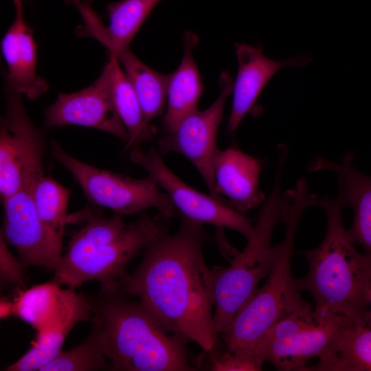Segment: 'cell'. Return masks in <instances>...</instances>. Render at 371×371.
Wrapping results in <instances>:
<instances>
[{"mask_svg":"<svg viewBox=\"0 0 371 371\" xmlns=\"http://www.w3.org/2000/svg\"><path fill=\"white\" fill-rule=\"evenodd\" d=\"M25 0H12L15 7V11L23 10V3Z\"/></svg>","mask_w":371,"mask_h":371,"instance_id":"obj_29","label":"cell"},{"mask_svg":"<svg viewBox=\"0 0 371 371\" xmlns=\"http://www.w3.org/2000/svg\"><path fill=\"white\" fill-rule=\"evenodd\" d=\"M317 200L316 195L309 192L304 178L282 194L284 239L276 245L273 264L264 285L221 333L229 351L254 345L278 322L311 306L302 297L292 276L291 258L302 215L308 207L315 206Z\"/></svg>","mask_w":371,"mask_h":371,"instance_id":"obj_5","label":"cell"},{"mask_svg":"<svg viewBox=\"0 0 371 371\" xmlns=\"http://www.w3.org/2000/svg\"><path fill=\"white\" fill-rule=\"evenodd\" d=\"M161 0H122L110 3L106 10L109 25L105 26L93 10L91 0H71L80 13L84 25L79 35L93 37L107 49L128 47L133 38Z\"/></svg>","mask_w":371,"mask_h":371,"instance_id":"obj_16","label":"cell"},{"mask_svg":"<svg viewBox=\"0 0 371 371\" xmlns=\"http://www.w3.org/2000/svg\"><path fill=\"white\" fill-rule=\"evenodd\" d=\"M101 337L93 324L89 335L80 344L61 352L40 371H90L111 370Z\"/></svg>","mask_w":371,"mask_h":371,"instance_id":"obj_26","label":"cell"},{"mask_svg":"<svg viewBox=\"0 0 371 371\" xmlns=\"http://www.w3.org/2000/svg\"><path fill=\"white\" fill-rule=\"evenodd\" d=\"M220 93L205 110L199 109L182 119L171 133L164 134L157 142L163 156L177 153L186 157L195 167L205 183L210 194L219 198L214 188L213 166L218 148L217 135L223 120L225 104L232 93L234 80L223 71L219 78Z\"/></svg>","mask_w":371,"mask_h":371,"instance_id":"obj_11","label":"cell"},{"mask_svg":"<svg viewBox=\"0 0 371 371\" xmlns=\"http://www.w3.org/2000/svg\"><path fill=\"white\" fill-rule=\"evenodd\" d=\"M1 237L16 250L23 267H43L54 270L63 253V240L40 219L32 190L22 189L3 201Z\"/></svg>","mask_w":371,"mask_h":371,"instance_id":"obj_12","label":"cell"},{"mask_svg":"<svg viewBox=\"0 0 371 371\" xmlns=\"http://www.w3.org/2000/svg\"><path fill=\"white\" fill-rule=\"evenodd\" d=\"M5 111L0 123V195L1 202L22 189L33 190L45 175L47 142L31 120L23 95L5 88Z\"/></svg>","mask_w":371,"mask_h":371,"instance_id":"obj_8","label":"cell"},{"mask_svg":"<svg viewBox=\"0 0 371 371\" xmlns=\"http://www.w3.org/2000/svg\"><path fill=\"white\" fill-rule=\"evenodd\" d=\"M183 54L177 69L169 74L166 111L162 120L164 134L171 133L185 117L198 109L203 82L193 57L198 36L186 31L183 37Z\"/></svg>","mask_w":371,"mask_h":371,"instance_id":"obj_20","label":"cell"},{"mask_svg":"<svg viewBox=\"0 0 371 371\" xmlns=\"http://www.w3.org/2000/svg\"><path fill=\"white\" fill-rule=\"evenodd\" d=\"M262 166V160L238 148L218 149L213 166L217 196L225 197L232 207L241 213L262 205L266 200L259 189Z\"/></svg>","mask_w":371,"mask_h":371,"instance_id":"obj_17","label":"cell"},{"mask_svg":"<svg viewBox=\"0 0 371 371\" xmlns=\"http://www.w3.org/2000/svg\"><path fill=\"white\" fill-rule=\"evenodd\" d=\"M304 371H371V328L346 319L340 323L330 353Z\"/></svg>","mask_w":371,"mask_h":371,"instance_id":"obj_21","label":"cell"},{"mask_svg":"<svg viewBox=\"0 0 371 371\" xmlns=\"http://www.w3.org/2000/svg\"><path fill=\"white\" fill-rule=\"evenodd\" d=\"M15 13L14 20L1 42L7 67L5 88L33 100L47 91L48 83L37 74V47L23 10Z\"/></svg>","mask_w":371,"mask_h":371,"instance_id":"obj_19","label":"cell"},{"mask_svg":"<svg viewBox=\"0 0 371 371\" xmlns=\"http://www.w3.org/2000/svg\"><path fill=\"white\" fill-rule=\"evenodd\" d=\"M370 298H369V302H370V323H371V280H370Z\"/></svg>","mask_w":371,"mask_h":371,"instance_id":"obj_30","label":"cell"},{"mask_svg":"<svg viewBox=\"0 0 371 371\" xmlns=\"http://www.w3.org/2000/svg\"><path fill=\"white\" fill-rule=\"evenodd\" d=\"M91 302L92 322L99 330L113 370L191 371L186 341L170 335L137 300L117 290H102Z\"/></svg>","mask_w":371,"mask_h":371,"instance_id":"obj_3","label":"cell"},{"mask_svg":"<svg viewBox=\"0 0 371 371\" xmlns=\"http://www.w3.org/2000/svg\"><path fill=\"white\" fill-rule=\"evenodd\" d=\"M51 155L74 177L86 198L120 215L131 216L155 208L170 219L178 214L172 200L150 175L142 179L99 168L68 153L56 141Z\"/></svg>","mask_w":371,"mask_h":371,"instance_id":"obj_7","label":"cell"},{"mask_svg":"<svg viewBox=\"0 0 371 371\" xmlns=\"http://www.w3.org/2000/svg\"><path fill=\"white\" fill-rule=\"evenodd\" d=\"M265 360L254 346L229 351L222 357L212 358L211 370L215 371L261 370Z\"/></svg>","mask_w":371,"mask_h":371,"instance_id":"obj_27","label":"cell"},{"mask_svg":"<svg viewBox=\"0 0 371 371\" xmlns=\"http://www.w3.org/2000/svg\"><path fill=\"white\" fill-rule=\"evenodd\" d=\"M315 206L326 213V232L317 247L301 252L309 269L304 277L295 279L297 287L311 294L316 315H337L355 324L371 327V258L357 251L344 227V205L337 196L322 197Z\"/></svg>","mask_w":371,"mask_h":371,"instance_id":"obj_2","label":"cell"},{"mask_svg":"<svg viewBox=\"0 0 371 371\" xmlns=\"http://www.w3.org/2000/svg\"><path fill=\"white\" fill-rule=\"evenodd\" d=\"M71 191L51 175H43L32 190L37 214L46 227L63 240L68 221L67 214Z\"/></svg>","mask_w":371,"mask_h":371,"instance_id":"obj_25","label":"cell"},{"mask_svg":"<svg viewBox=\"0 0 371 371\" xmlns=\"http://www.w3.org/2000/svg\"><path fill=\"white\" fill-rule=\"evenodd\" d=\"M284 157L279 158L272 190L262 204L254 232L241 252L234 255L227 267L213 270L214 289V326L221 334L251 299L260 281L269 274L276 254L271 245L276 225L283 220L281 178Z\"/></svg>","mask_w":371,"mask_h":371,"instance_id":"obj_6","label":"cell"},{"mask_svg":"<svg viewBox=\"0 0 371 371\" xmlns=\"http://www.w3.org/2000/svg\"><path fill=\"white\" fill-rule=\"evenodd\" d=\"M106 64L109 69L113 101L128 134L124 150H131L150 141L154 136L155 130L150 123L145 120L133 87L117 57L109 53Z\"/></svg>","mask_w":371,"mask_h":371,"instance_id":"obj_23","label":"cell"},{"mask_svg":"<svg viewBox=\"0 0 371 371\" xmlns=\"http://www.w3.org/2000/svg\"><path fill=\"white\" fill-rule=\"evenodd\" d=\"M238 72L233 85L232 109L227 131L234 133L244 117L253 108L265 86L276 73L284 67H302L313 58L309 54L280 61L266 57L261 47L235 44Z\"/></svg>","mask_w":371,"mask_h":371,"instance_id":"obj_14","label":"cell"},{"mask_svg":"<svg viewBox=\"0 0 371 371\" xmlns=\"http://www.w3.org/2000/svg\"><path fill=\"white\" fill-rule=\"evenodd\" d=\"M44 115L47 128L77 125L98 129L125 142L128 139L113 101L106 63L91 85L77 92L59 94Z\"/></svg>","mask_w":371,"mask_h":371,"instance_id":"obj_13","label":"cell"},{"mask_svg":"<svg viewBox=\"0 0 371 371\" xmlns=\"http://www.w3.org/2000/svg\"><path fill=\"white\" fill-rule=\"evenodd\" d=\"M342 316L315 315L311 306L297 311L270 328L254 344L280 371H304L307 363L324 360L331 352Z\"/></svg>","mask_w":371,"mask_h":371,"instance_id":"obj_9","label":"cell"},{"mask_svg":"<svg viewBox=\"0 0 371 371\" xmlns=\"http://www.w3.org/2000/svg\"><path fill=\"white\" fill-rule=\"evenodd\" d=\"M131 162L151 175L169 196L178 214L186 218L217 228H228L249 239L254 232L251 221L232 207L225 200L203 194L179 178L166 164L157 148L144 150L139 146L129 153Z\"/></svg>","mask_w":371,"mask_h":371,"instance_id":"obj_10","label":"cell"},{"mask_svg":"<svg viewBox=\"0 0 371 371\" xmlns=\"http://www.w3.org/2000/svg\"><path fill=\"white\" fill-rule=\"evenodd\" d=\"M114 54L138 98L145 120L150 123L164 113L169 74L153 70L131 50L130 47L109 51Z\"/></svg>","mask_w":371,"mask_h":371,"instance_id":"obj_22","label":"cell"},{"mask_svg":"<svg viewBox=\"0 0 371 371\" xmlns=\"http://www.w3.org/2000/svg\"><path fill=\"white\" fill-rule=\"evenodd\" d=\"M173 234L166 230L144 250L142 259L125 274L115 290L135 297L168 332L214 350V272L207 266L202 224L180 216Z\"/></svg>","mask_w":371,"mask_h":371,"instance_id":"obj_1","label":"cell"},{"mask_svg":"<svg viewBox=\"0 0 371 371\" xmlns=\"http://www.w3.org/2000/svg\"><path fill=\"white\" fill-rule=\"evenodd\" d=\"M91 313L90 301L82 294L76 293L74 289H62L57 311L38 331L33 346L4 370L40 371L61 352L63 344L74 326L91 319Z\"/></svg>","mask_w":371,"mask_h":371,"instance_id":"obj_18","label":"cell"},{"mask_svg":"<svg viewBox=\"0 0 371 371\" xmlns=\"http://www.w3.org/2000/svg\"><path fill=\"white\" fill-rule=\"evenodd\" d=\"M7 245L0 237L1 279L3 282L23 285V266L12 256Z\"/></svg>","mask_w":371,"mask_h":371,"instance_id":"obj_28","label":"cell"},{"mask_svg":"<svg viewBox=\"0 0 371 371\" xmlns=\"http://www.w3.org/2000/svg\"><path fill=\"white\" fill-rule=\"evenodd\" d=\"M162 215L142 214L126 224L121 215L90 216L69 240L54 269L59 284L75 289L85 282L98 281L102 290H115L132 258L167 229Z\"/></svg>","mask_w":371,"mask_h":371,"instance_id":"obj_4","label":"cell"},{"mask_svg":"<svg viewBox=\"0 0 371 371\" xmlns=\"http://www.w3.org/2000/svg\"><path fill=\"white\" fill-rule=\"evenodd\" d=\"M354 153L347 152L339 162L317 157L310 162V172L329 170L338 182L337 197L354 213L348 234L355 244L371 258V177L359 171L353 164Z\"/></svg>","mask_w":371,"mask_h":371,"instance_id":"obj_15","label":"cell"},{"mask_svg":"<svg viewBox=\"0 0 371 371\" xmlns=\"http://www.w3.org/2000/svg\"><path fill=\"white\" fill-rule=\"evenodd\" d=\"M62 289L55 280L35 285L19 293L9 309L10 313L41 330L57 311L60 302Z\"/></svg>","mask_w":371,"mask_h":371,"instance_id":"obj_24","label":"cell"}]
</instances>
